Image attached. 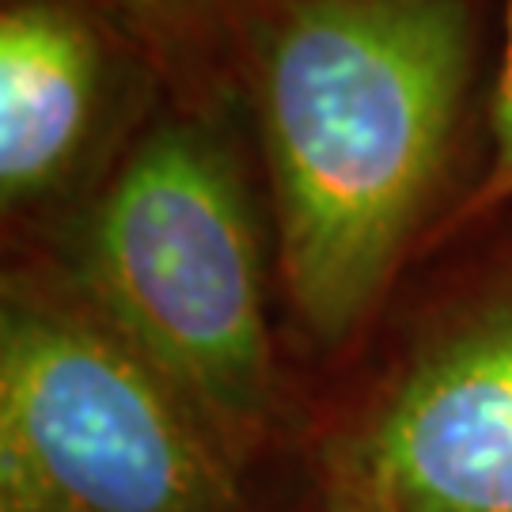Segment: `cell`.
<instances>
[{
  "instance_id": "obj_1",
  "label": "cell",
  "mask_w": 512,
  "mask_h": 512,
  "mask_svg": "<svg viewBox=\"0 0 512 512\" xmlns=\"http://www.w3.org/2000/svg\"><path fill=\"white\" fill-rule=\"evenodd\" d=\"M475 69L467 0H243L239 88L300 327L338 346L433 209Z\"/></svg>"
},
{
  "instance_id": "obj_2",
  "label": "cell",
  "mask_w": 512,
  "mask_h": 512,
  "mask_svg": "<svg viewBox=\"0 0 512 512\" xmlns=\"http://www.w3.org/2000/svg\"><path fill=\"white\" fill-rule=\"evenodd\" d=\"M73 289L247 459L277 410L251 202L198 114L152 126L80 224Z\"/></svg>"
},
{
  "instance_id": "obj_3",
  "label": "cell",
  "mask_w": 512,
  "mask_h": 512,
  "mask_svg": "<svg viewBox=\"0 0 512 512\" xmlns=\"http://www.w3.org/2000/svg\"><path fill=\"white\" fill-rule=\"evenodd\" d=\"M0 512H243L236 459L76 289L4 281Z\"/></svg>"
},
{
  "instance_id": "obj_4",
  "label": "cell",
  "mask_w": 512,
  "mask_h": 512,
  "mask_svg": "<svg viewBox=\"0 0 512 512\" xmlns=\"http://www.w3.org/2000/svg\"><path fill=\"white\" fill-rule=\"evenodd\" d=\"M353 452L406 512H512V285L421 349Z\"/></svg>"
},
{
  "instance_id": "obj_5",
  "label": "cell",
  "mask_w": 512,
  "mask_h": 512,
  "mask_svg": "<svg viewBox=\"0 0 512 512\" xmlns=\"http://www.w3.org/2000/svg\"><path fill=\"white\" fill-rule=\"evenodd\" d=\"M110 38L80 0H4L0 198L8 213L61 194L92 152L107 118Z\"/></svg>"
},
{
  "instance_id": "obj_6",
  "label": "cell",
  "mask_w": 512,
  "mask_h": 512,
  "mask_svg": "<svg viewBox=\"0 0 512 512\" xmlns=\"http://www.w3.org/2000/svg\"><path fill=\"white\" fill-rule=\"evenodd\" d=\"M152 76L183 114L209 118L239 88L243 0H80Z\"/></svg>"
},
{
  "instance_id": "obj_7",
  "label": "cell",
  "mask_w": 512,
  "mask_h": 512,
  "mask_svg": "<svg viewBox=\"0 0 512 512\" xmlns=\"http://www.w3.org/2000/svg\"><path fill=\"white\" fill-rule=\"evenodd\" d=\"M490 129H494L490 164H486L475 190L467 194V202L456 209V217L448 220V232L512 202V0L505 4V57H501V73H497Z\"/></svg>"
},
{
  "instance_id": "obj_8",
  "label": "cell",
  "mask_w": 512,
  "mask_h": 512,
  "mask_svg": "<svg viewBox=\"0 0 512 512\" xmlns=\"http://www.w3.org/2000/svg\"><path fill=\"white\" fill-rule=\"evenodd\" d=\"M319 512H406L387 486L365 467V459L353 452V444L338 448L327 463Z\"/></svg>"
}]
</instances>
